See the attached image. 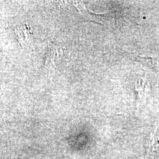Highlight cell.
<instances>
[{"label": "cell", "mask_w": 159, "mask_h": 159, "mask_svg": "<svg viewBox=\"0 0 159 159\" xmlns=\"http://www.w3.org/2000/svg\"><path fill=\"white\" fill-rule=\"evenodd\" d=\"M63 52L61 48L58 47L56 46H50L47 54V60L46 63L49 61L53 63L55 61H57L60 57L62 56Z\"/></svg>", "instance_id": "obj_1"}, {"label": "cell", "mask_w": 159, "mask_h": 159, "mask_svg": "<svg viewBox=\"0 0 159 159\" xmlns=\"http://www.w3.org/2000/svg\"><path fill=\"white\" fill-rule=\"evenodd\" d=\"M16 32L17 35L18 36V39L21 40L23 43H25L29 40V37L31 33L29 30V27L22 25L21 27H18L16 29Z\"/></svg>", "instance_id": "obj_2"}]
</instances>
